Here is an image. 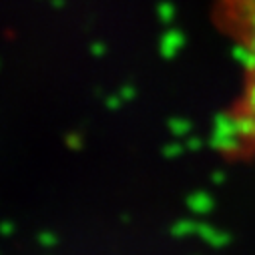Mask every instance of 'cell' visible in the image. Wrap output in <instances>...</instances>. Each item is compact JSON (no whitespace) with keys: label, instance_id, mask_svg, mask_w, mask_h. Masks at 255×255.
I'll return each mask as SVG.
<instances>
[{"label":"cell","instance_id":"6da1fadb","mask_svg":"<svg viewBox=\"0 0 255 255\" xmlns=\"http://www.w3.org/2000/svg\"><path fill=\"white\" fill-rule=\"evenodd\" d=\"M219 30L241 58V91L217 129V145L227 155L255 157V0H215Z\"/></svg>","mask_w":255,"mask_h":255}]
</instances>
